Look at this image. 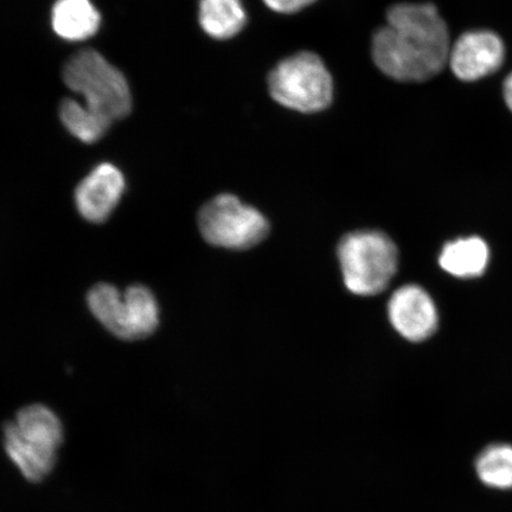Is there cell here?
I'll return each instance as SVG.
<instances>
[{"instance_id":"3957f363","label":"cell","mask_w":512,"mask_h":512,"mask_svg":"<svg viewBox=\"0 0 512 512\" xmlns=\"http://www.w3.org/2000/svg\"><path fill=\"white\" fill-rule=\"evenodd\" d=\"M337 255L344 284L357 296L383 292L398 271V248L389 236L376 230L343 236Z\"/></svg>"},{"instance_id":"9c48e42d","label":"cell","mask_w":512,"mask_h":512,"mask_svg":"<svg viewBox=\"0 0 512 512\" xmlns=\"http://www.w3.org/2000/svg\"><path fill=\"white\" fill-rule=\"evenodd\" d=\"M390 323L411 342L430 338L438 328V311L424 288L405 285L393 293L388 303Z\"/></svg>"},{"instance_id":"52a82bcc","label":"cell","mask_w":512,"mask_h":512,"mask_svg":"<svg viewBox=\"0 0 512 512\" xmlns=\"http://www.w3.org/2000/svg\"><path fill=\"white\" fill-rule=\"evenodd\" d=\"M198 227L210 245L235 251L259 245L270 233V223L258 209L230 194L204 204L198 214Z\"/></svg>"},{"instance_id":"ba28073f","label":"cell","mask_w":512,"mask_h":512,"mask_svg":"<svg viewBox=\"0 0 512 512\" xmlns=\"http://www.w3.org/2000/svg\"><path fill=\"white\" fill-rule=\"evenodd\" d=\"M504 56V44L495 32L467 31L451 47L448 64L459 80L472 82L497 72Z\"/></svg>"},{"instance_id":"5b68a950","label":"cell","mask_w":512,"mask_h":512,"mask_svg":"<svg viewBox=\"0 0 512 512\" xmlns=\"http://www.w3.org/2000/svg\"><path fill=\"white\" fill-rule=\"evenodd\" d=\"M274 101L288 110L318 113L334 98V81L325 63L311 51H300L280 61L268 75Z\"/></svg>"},{"instance_id":"4fadbf2b","label":"cell","mask_w":512,"mask_h":512,"mask_svg":"<svg viewBox=\"0 0 512 512\" xmlns=\"http://www.w3.org/2000/svg\"><path fill=\"white\" fill-rule=\"evenodd\" d=\"M489 262V248L479 238L448 242L439 256V264L458 278H475L483 274Z\"/></svg>"},{"instance_id":"9a60e30c","label":"cell","mask_w":512,"mask_h":512,"mask_svg":"<svg viewBox=\"0 0 512 512\" xmlns=\"http://www.w3.org/2000/svg\"><path fill=\"white\" fill-rule=\"evenodd\" d=\"M475 470L485 486L495 490L512 489V446L494 444L484 448L476 459Z\"/></svg>"},{"instance_id":"7c38bea8","label":"cell","mask_w":512,"mask_h":512,"mask_svg":"<svg viewBox=\"0 0 512 512\" xmlns=\"http://www.w3.org/2000/svg\"><path fill=\"white\" fill-rule=\"evenodd\" d=\"M198 19L203 31L215 40H230L247 24L241 0H200Z\"/></svg>"},{"instance_id":"7a4b0ae2","label":"cell","mask_w":512,"mask_h":512,"mask_svg":"<svg viewBox=\"0 0 512 512\" xmlns=\"http://www.w3.org/2000/svg\"><path fill=\"white\" fill-rule=\"evenodd\" d=\"M63 437L59 416L49 407L36 403L22 408L15 420L4 426L3 443L21 475L37 483L54 470Z\"/></svg>"},{"instance_id":"2e32d148","label":"cell","mask_w":512,"mask_h":512,"mask_svg":"<svg viewBox=\"0 0 512 512\" xmlns=\"http://www.w3.org/2000/svg\"><path fill=\"white\" fill-rule=\"evenodd\" d=\"M315 2L316 0H264L267 8L284 15L296 14Z\"/></svg>"},{"instance_id":"6da1fadb","label":"cell","mask_w":512,"mask_h":512,"mask_svg":"<svg viewBox=\"0 0 512 512\" xmlns=\"http://www.w3.org/2000/svg\"><path fill=\"white\" fill-rule=\"evenodd\" d=\"M450 50L447 25L433 4L393 5L371 41L376 67L400 82L432 79L445 68Z\"/></svg>"},{"instance_id":"277c9868","label":"cell","mask_w":512,"mask_h":512,"mask_svg":"<svg viewBox=\"0 0 512 512\" xmlns=\"http://www.w3.org/2000/svg\"><path fill=\"white\" fill-rule=\"evenodd\" d=\"M63 80L85 98V105L112 123L132 110L131 89L124 74L96 50H81L70 57L63 68Z\"/></svg>"},{"instance_id":"e0dca14e","label":"cell","mask_w":512,"mask_h":512,"mask_svg":"<svg viewBox=\"0 0 512 512\" xmlns=\"http://www.w3.org/2000/svg\"><path fill=\"white\" fill-rule=\"evenodd\" d=\"M503 92L505 102H507V105L512 112V73L504 81Z\"/></svg>"},{"instance_id":"5bb4252c","label":"cell","mask_w":512,"mask_h":512,"mask_svg":"<svg viewBox=\"0 0 512 512\" xmlns=\"http://www.w3.org/2000/svg\"><path fill=\"white\" fill-rule=\"evenodd\" d=\"M60 117L69 133L86 144L98 142L112 125L110 119L73 99L62 102Z\"/></svg>"},{"instance_id":"8992f818","label":"cell","mask_w":512,"mask_h":512,"mask_svg":"<svg viewBox=\"0 0 512 512\" xmlns=\"http://www.w3.org/2000/svg\"><path fill=\"white\" fill-rule=\"evenodd\" d=\"M87 303L108 331L126 341L150 336L159 325L157 299L144 285H132L121 293L113 285L98 284L88 292Z\"/></svg>"},{"instance_id":"8fae6325","label":"cell","mask_w":512,"mask_h":512,"mask_svg":"<svg viewBox=\"0 0 512 512\" xmlns=\"http://www.w3.org/2000/svg\"><path fill=\"white\" fill-rule=\"evenodd\" d=\"M101 16L91 0H57L51 25L57 36L69 42L86 41L99 31Z\"/></svg>"},{"instance_id":"30bf717a","label":"cell","mask_w":512,"mask_h":512,"mask_svg":"<svg viewBox=\"0 0 512 512\" xmlns=\"http://www.w3.org/2000/svg\"><path fill=\"white\" fill-rule=\"evenodd\" d=\"M126 188L125 177L117 166L102 163L75 190V204L83 219L105 222L117 208Z\"/></svg>"}]
</instances>
